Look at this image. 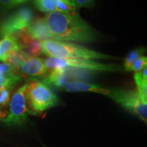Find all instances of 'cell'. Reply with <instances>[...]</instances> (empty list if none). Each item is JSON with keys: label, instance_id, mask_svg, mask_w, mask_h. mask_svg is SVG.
I'll return each mask as SVG.
<instances>
[{"label": "cell", "instance_id": "20", "mask_svg": "<svg viewBox=\"0 0 147 147\" xmlns=\"http://www.w3.org/2000/svg\"><path fill=\"white\" fill-rule=\"evenodd\" d=\"M77 8H91L94 4L95 0H73Z\"/></svg>", "mask_w": 147, "mask_h": 147}, {"label": "cell", "instance_id": "2", "mask_svg": "<svg viewBox=\"0 0 147 147\" xmlns=\"http://www.w3.org/2000/svg\"><path fill=\"white\" fill-rule=\"evenodd\" d=\"M42 53L49 57L63 59H117L87 48L55 40L40 41Z\"/></svg>", "mask_w": 147, "mask_h": 147}, {"label": "cell", "instance_id": "18", "mask_svg": "<svg viewBox=\"0 0 147 147\" xmlns=\"http://www.w3.org/2000/svg\"><path fill=\"white\" fill-rule=\"evenodd\" d=\"M147 65V58L146 56H141L140 57H139L138 59L134 62L133 65H132L131 67V70L130 71H134V72H136V71H139L142 70L143 68H144L145 67H146Z\"/></svg>", "mask_w": 147, "mask_h": 147}, {"label": "cell", "instance_id": "10", "mask_svg": "<svg viewBox=\"0 0 147 147\" xmlns=\"http://www.w3.org/2000/svg\"><path fill=\"white\" fill-rule=\"evenodd\" d=\"M27 31L34 39L38 41L52 40V37L47 28L45 17H38L33 19L32 23L27 28Z\"/></svg>", "mask_w": 147, "mask_h": 147}, {"label": "cell", "instance_id": "16", "mask_svg": "<svg viewBox=\"0 0 147 147\" xmlns=\"http://www.w3.org/2000/svg\"><path fill=\"white\" fill-rule=\"evenodd\" d=\"M145 52V49L143 48H138L129 52L125 58L123 62V68L126 71L131 70V67L134 62L139 57L142 56Z\"/></svg>", "mask_w": 147, "mask_h": 147}, {"label": "cell", "instance_id": "14", "mask_svg": "<svg viewBox=\"0 0 147 147\" xmlns=\"http://www.w3.org/2000/svg\"><path fill=\"white\" fill-rule=\"evenodd\" d=\"M146 67L134 73V78L136 84V91L141 97L147 101V74Z\"/></svg>", "mask_w": 147, "mask_h": 147}, {"label": "cell", "instance_id": "5", "mask_svg": "<svg viewBox=\"0 0 147 147\" xmlns=\"http://www.w3.org/2000/svg\"><path fill=\"white\" fill-rule=\"evenodd\" d=\"M47 70H53L57 68L65 69H82V70L115 72L123 70V67L116 64H105L88 59H63L49 57L45 59Z\"/></svg>", "mask_w": 147, "mask_h": 147}, {"label": "cell", "instance_id": "8", "mask_svg": "<svg viewBox=\"0 0 147 147\" xmlns=\"http://www.w3.org/2000/svg\"><path fill=\"white\" fill-rule=\"evenodd\" d=\"M17 71L21 77L23 76L41 77L46 75L47 69L45 65V59L29 56L21 64Z\"/></svg>", "mask_w": 147, "mask_h": 147}, {"label": "cell", "instance_id": "11", "mask_svg": "<svg viewBox=\"0 0 147 147\" xmlns=\"http://www.w3.org/2000/svg\"><path fill=\"white\" fill-rule=\"evenodd\" d=\"M21 80L17 71L14 67L4 63H0V84L13 89Z\"/></svg>", "mask_w": 147, "mask_h": 147}, {"label": "cell", "instance_id": "13", "mask_svg": "<svg viewBox=\"0 0 147 147\" xmlns=\"http://www.w3.org/2000/svg\"><path fill=\"white\" fill-rule=\"evenodd\" d=\"M18 51H20V47L12 37L6 36L0 40V61L6 62L11 55Z\"/></svg>", "mask_w": 147, "mask_h": 147}, {"label": "cell", "instance_id": "1", "mask_svg": "<svg viewBox=\"0 0 147 147\" xmlns=\"http://www.w3.org/2000/svg\"><path fill=\"white\" fill-rule=\"evenodd\" d=\"M52 40L59 41L93 42L96 33L76 12H52L45 17Z\"/></svg>", "mask_w": 147, "mask_h": 147}, {"label": "cell", "instance_id": "7", "mask_svg": "<svg viewBox=\"0 0 147 147\" xmlns=\"http://www.w3.org/2000/svg\"><path fill=\"white\" fill-rule=\"evenodd\" d=\"M25 84L17 89L10 99L8 105V114L2 122L8 125H19L26 122L28 111L25 102L24 91Z\"/></svg>", "mask_w": 147, "mask_h": 147}, {"label": "cell", "instance_id": "4", "mask_svg": "<svg viewBox=\"0 0 147 147\" xmlns=\"http://www.w3.org/2000/svg\"><path fill=\"white\" fill-rule=\"evenodd\" d=\"M107 96L146 123L147 101L143 100L136 90L108 88Z\"/></svg>", "mask_w": 147, "mask_h": 147}, {"label": "cell", "instance_id": "9", "mask_svg": "<svg viewBox=\"0 0 147 147\" xmlns=\"http://www.w3.org/2000/svg\"><path fill=\"white\" fill-rule=\"evenodd\" d=\"M63 89L67 92H92L104 95H107L108 92V87L80 80H69Z\"/></svg>", "mask_w": 147, "mask_h": 147}, {"label": "cell", "instance_id": "22", "mask_svg": "<svg viewBox=\"0 0 147 147\" xmlns=\"http://www.w3.org/2000/svg\"><path fill=\"white\" fill-rule=\"evenodd\" d=\"M4 87V86H3V85H1V84H0V90H1V89H2V88Z\"/></svg>", "mask_w": 147, "mask_h": 147}, {"label": "cell", "instance_id": "6", "mask_svg": "<svg viewBox=\"0 0 147 147\" xmlns=\"http://www.w3.org/2000/svg\"><path fill=\"white\" fill-rule=\"evenodd\" d=\"M34 19V11L29 7H22L4 18L0 26V34L3 37L12 36L25 30Z\"/></svg>", "mask_w": 147, "mask_h": 147}, {"label": "cell", "instance_id": "3", "mask_svg": "<svg viewBox=\"0 0 147 147\" xmlns=\"http://www.w3.org/2000/svg\"><path fill=\"white\" fill-rule=\"evenodd\" d=\"M24 94L30 115H42L59 103V99L49 85L39 80H31L27 82Z\"/></svg>", "mask_w": 147, "mask_h": 147}, {"label": "cell", "instance_id": "17", "mask_svg": "<svg viewBox=\"0 0 147 147\" xmlns=\"http://www.w3.org/2000/svg\"><path fill=\"white\" fill-rule=\"evenodd\" d=\"M12 88L3 87L0 90V106L8 107L10 102V94Z\"/></svg>", "mask_w": 147, "mask_h": 147}, {"label": "cell", "instance_id": "19", "mask_svg": "<svg viewBox=\"0 0 147 147\" xmlns=\"http://www.w3.org/2000/svg\"><path fill=\"white\" fill-rule=\"evenodd\" d=\"M16 5L14 0H0V13L6 12Z\"/></svg>", "mask_w": 147, "mask_h": 147}, {"label": "cell", "instance_id": "21", "mask_svg": "<svg viewBox=\"0 0 147 147\" xmlns=\"http://www.w3.org/2000/svg\"><path fill=\"white\" fill-rule=\"evenodd\" d=\"M14 2H15L16 4L18 5L20 4V3H25L26 2V1H28L29 0H14Z\"/></svg>", "mask_w": 147, "mask_h": 147}, {"label": "cell", "instance_id": "15", "mask_svg": "<svg viewBox=\"0 0 147 147\" xmlns=\"http://www.w3.org/2000/svg\"><path fill=\"white\" fill-rule=\"evenodd\" d=\"M59 0H35L34 5L40 11L46 13H50L57 11Z\"/></svg>", "mask_w": 147, "mask_h": 147}, {"label": "cell", "instance_id": "12", "mask_svg": "<svg viewBox=\"0 0 147 147\" xmlns=\"http://www.w3.org/2000/svg\"><path fill=\"white\" fill-rule=\"evenodd\" d=\"M68 70L63 68H57L50 71L44 78L43 82L58 89H63L65 83L69 81Z\"/></svg>", "mask_w": 147, "mask_h": 147}]
</instances>
